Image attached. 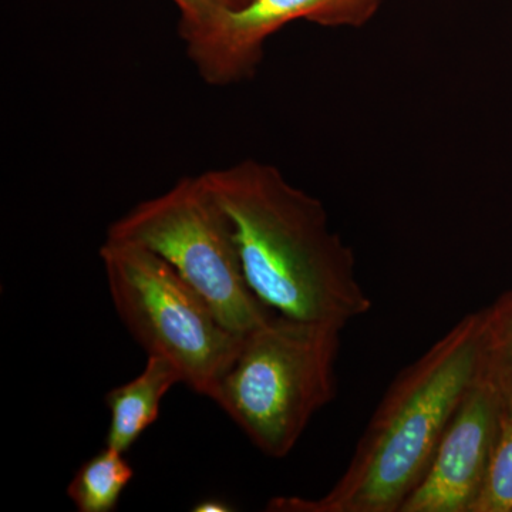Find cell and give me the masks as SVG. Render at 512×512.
Listing matches in <instances>:
<instances>
[{"mask_svg": "<svg viewBox=\"0 0 512 512\" xmlns=\"http://www.w3.org/2000/svg\"><path fill=\"white\" fill-rule=\"evenodd\" d=\"M202 177L231 221L249 288L272 311L342 329L370 311L355 255L330 227L322 202L261 161Z\"/></svg>", "mask_w": 512, "mask_h": 512, "instance_id": "1", "label": "cell"}, {"mask_svg": "<svg viewBox=\"0 0 512 512\" xmlns=\"http://www.w3.org/2000/svg\"><path fill=\"white\" fill-rule=\"evenodd\" d=\"M484 309L468 313L384 393L348 468L322 497H274L269 512H400L481 376Z\"/></svg>", "mask_w": 512, "mask_h": 512, "instance_id": "2", "label": "cell"}, {"mask_svg": "<svg viewBox=\"0 0 512 512\" xmlns=\"http://www.w3.org/2000/svg\"><path fill=\"white\" fill-rule=\"evenodd\" d=\"M342 328L275 313L245 333L210 399L265 456L284 458L338 394Z\"/></svg>", "mask_w": 512, "mask_h": 512, "instance_id": "3", "label": "cell"}, {"mask_svg": "<svg viewBox=\"0 0 512 512\" xmlns=\"http://www.w3.org/2000/svg\"><path fill=\"white\" fill-rule=\"evenodd\" d=\"M100 258L117 315L138 345L170 360L185 386L210 399L245 335L227 328L207 299L150 249L106 238Z\"/></svg>", "mask_w": 512, "mask_h": 512, "instance_id": "4", "label": "cell"}, {"mask_svg": "<svg viewBox=\"0 0 512 512\" xmlns=\"http://www.w3.org/2000/svg\"><path fill=\"white\" fill-rule=\"evenodd\" d=\"M106 238L163 258L234 332L245 335L276 313L249 288L231 221L202 174L140 202L110 225Z\"/></svg>", "mask_w": 512, "mask_h": 512, "instance_id": "5", "label": "cell"}, {"mask_svg": "<svg viewBox=\"0 0 512 512\" xmlns=\"http://www.w3.org/2000/svg\"><path fill=\"white\" fill-rule=\"evenodd\" d=\"M383 0H251L221 9L198 25L181 26L187 55L211 86H228L254 74L269 36L295 20L322 26H362Z\"/></svg>", "mask_w": 512, "mask_h": 512, "instance_id": "6", "label": "cell"}, {"mask_svg": "<svg viewBox=\"0 0 512 512\" xmlns=\"http://www.w3.org/2000/svg\"><path fill=\"white\" fill-rule=\"evenodd\" d=\"M501 409L493 384L478 377L400 512H473L490 468Z\"/></svg>", "mask_w": 512, "mask_h": 512, "instance_id": "7", "label": "cell"}, {"mask_svg": "<svg viewBox=\"0 0 512 512\" xmlns=\"http://www.w3.org/2000/svg\"><path fill=\"white\" fill-rule=\"evenodd\" d=\"M177 383H183V375L170 360L148 356L140 375L107 393L110 424L106 446L126 454L156 423L165 394Z\"/></svg>", "mask_w": 512, "mask_h": 512, "instance_id": "8", "label": "cell"}, {"mask_svg": "<svg viewBox=\"0 0 512 512\" xmlns=\"http://www.w3.org/2000/svg\"><path fill=\"white\" fill-rule=\"evenodd\" d=\"M133 477V467L124 453L106 446L76 471L67 497L79 512H111Z\"/></svg>", "mask_w": 512, "mask_h": 512, "instance_id": "9", "label": "cell"}, {"mask_svg": "<svg viewBox=\"0 0 512 512\" xmlns=\"http://www.w3.org/2000/svg\"><path fill=\"white\" fill-rule=\"evenodd\" d=\"M481 376L512 406V289L484 309Z\"/></svg>", "mask_w": 512, "mask_h": 512, "instance_id": "10", "label": "cell"}, {"mask_svg": "<svg viewBox=\"0 0 512 512\" xmlns=\"http://www.w3.org/2000/svg\"><path fill=\"white\" fill-rule=\"evenodd\" d=\"M473 512H512V406L503 404L490 468Z\"/></svg>", "mask_w": 512, "mask_h": 512, "instance_id": "11", "label": "cell"}, {"mask_svg": "<svg viewBox=\"0 0 512 512\" xmlns=\"http://www.w3.org/2000/svg\"><path fill=\"white\" fill-rule=\"evenodd\" d=\"M174 3L180 8V26L197 25L221 9H227L224 0H174Z\"/></svg>", "mask_w": 512, "mask_h": 512, "instance_id": "12", "label": "cell"}, {"mask_svg": "<svg viewBox=\"0 0 512 512\" xmlns=\"http://www.w3.org/2000/svg\"><path fill=\"white\" fill-rule=\"evenodd\" d=\"M234 510L225 501L215 500V498H208V500L201 501V503L195 504L192 511L194 512H229Z\"/></svg>", "mask_w": 512, "mask_h": 512, "instance_id": "13", "label": "cell"}, {"mask_svg": "<svg viewBox=\"0 0 512 512\" xmlns=\"http://www.w3.org/2000/svg\"><path fill=\"white\" fill-rule=\"evenodd\" d=\"M251 0H224L227 9H239L242 6L248 5Z\"/></svg>", "mask_w": 512, "mask_h": 512, "instance_id": "14", "label": "cell"}]
</instances>
